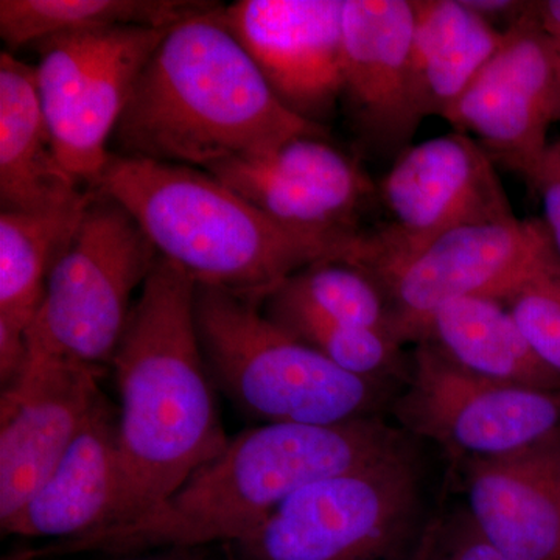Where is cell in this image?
Listing matches in <instances>:
<instances>
[{"instance_id": "1", "label": "cell", "mask_w": 560, "mask_h": 560, "mask_svg": "<svg viewBox=\"0 0 560 560\" xmlns=\"http://www.w3.org/2000/svg\"><path fill=\"white\" fill-rule=\"evenodd\" d=\"M195 294L197 283L158 257L114 353L120 478L108 528L156 510L230 441L202 355Z\"/></svg>"}, {"instance_id": "2", "label": "cell", "mask_w": 560, "mask_h": 560, "mask_svg": "<svg viewBox=\"0 0 560 560\" xmlns=\"http://www.w3.org/2000/svg\"><path fill=\"white\" fill-rule=\"evenodd\" d=\"M418 441L383 418L334 425L261 423L230 438L215 458L156 510L128 525L35 550L44 556L135 552L238 541L313 482L419 451Z\"/></svg>"}, {"instance_id": "3", "label": "cell", "mask_w": 560, "mask_h": 560, "mask_svg": "<svg viewBox=\"0 0 560 560\" xmlns=\"http://www.w3.org/2000/svg\"><path fill=\"white\" fill-rule=\"evenodd\" d=\"M301 136L327 135L276 97L215 3L173 25L153 51L110 153L208 171Z\"/></svg>"}, {"instance_id": "4", "label": "cell", "mask_w": 560, "mask_h": 560, "mask_svg": "<svg viewBox=\"0 0 560 560\" xmlns=\"http://www.w3.org/2000/svg\"><path fill=\"white\" fill-rule=\"evenodd\" d=\"M94 190L139 224L158 256L197 285L264 302L323 260H350L360 234L291 230L201 168L110 153Z\"/></svg>"}, {"instance_id": "5", "label": "cell", "mask_w": 560, "mask_h": 560, "mask_svg": "<svg viewBox=\"0 0 560 560\" xmlns=\"http://www.w3.org/2000/svg\"><path fill=\"white\" fill-rule=\"evenodd\" d=\"M264 302L197 285L195 320L210 377L261 423L382 418L399 386L357 377L265 315Z\"/></svg>"}, {"instance_id": "6", "label": "cell", "mask_w": 560, "mask_h": 560, "mask_svg": "<svg viewBox=\"0 0 560 560\" xmlns=\"http://www.w3.org/2000/svg\"><path fill=\"white\" fill-rule=\"evenodd\" d=\"M158 253L128 210L91 189L79 224L58 253L27 331L28 352L103 372L110 368Z\"/></svg>"}, {"instance_id": "7", "label": "cell", "mask_w": 560, "mask_h": 560, "mask_svg": "<svg viewBox=\"0 0 560 560\" xmlns=\"http://www.w3.org/2000/svg\"><path fill=\"white\" fill-rule=\"evenodd\" d=\"M419 451L313 482L238 541L245 560H382L419 528Z\"/></svg>"}, {"instance_id": "8", "label": "cell", "mask_w": 560, "mask_h": 560, "mask_svg": "<svg viewBox=\"0 0 560 560\" xmlns=\"http://www.w3.org/2000/svg\"><path fill=\"white\" fill-rule=\"evenodd\" d=\"M168 31L106 28L36 44V86L55 153L86 189L101 179L132 88Z\"/></svg>"}, {"instance_id": "9", "label": "cell", "mask_w": 560, "mask_h": 560, "mask_svg": "<svg viewBox=\"0 0 560 560\" xmlns=\"http://www.w3.org/2000/svg\"><path fill=\"white\" fill-rule=\"evenodd\" d=\"M397 427L453 459H492L560 433V390L489 381L415 346L407 381L389 405Z\"/></svg>"}, {"instance_id": "10", "label": "cell", "mask_w": 560, "mask_h": 560, "mask_svg": "<svg viewBox=\"0 0 560 560\" xmlns=\"http://www.w3.org/2000/svg\"><path fill=\"white\" fill-rule=\"evenodd\" d=\"M386 220L361 232L352 264L377 270L456 228L515 217L485 149L464 132L415 143L396 156L377 184Z\"/></svg>"}, {"instance_id": "11", "label": "cell", "mask_w": 560, "mask_h": 560, "mask_svg": "<svg viewBox=\"0 0 560 560\" xmlns=\"http://www.w3.org/2000/svg\"><path fill=\"white\" fill-rule=\"evenodd\" d=\"M552 248L541 220L466 224L371 270L388 300L394 338L418 345L433 313L463 298L503 301ZM364 270V268H363Z\"/></svg>"}, {"instance_id": "12", "label": "cell", "mask_w": 560, "mask_h": 560, "mask_svg": "<svg viewBox=\"0 0 560 560\" xmlns=\"http://www.w3.org/2000/svg\"><path fill=\"white\" fill-rule=\"evenodd\" d=\"M445 121L477 140L495 164L528 180L560 124V36L544 27L537 2L506 31Z\"/></svg>"}, {"instance_id": "13", "label": "cell", "mask_w": 560, "mask_h": 560, "mask_svg": "<svg viewBox=\"0 0 560 560\" xmlns=\"http://www.w3.org/2000/svg\"><path fill=\"white\" fill-rule=\"evenodd\" d=\"M102 372L27 353L0 399V526L5 528L50 477L98 399Z\"/></svg>"}, {"instance_id": "14", "label": "cell", "mask_w": 560, "mask_h": 560, "mask_svg": "<svg viewBox=\"0 0 560 560\" xmlns=\"http://www.w3.org/2000/svg\"><path fill=\"white\" fill-rule=\"evenodd\" d=\"M206 172L271 220L316 234H360L361 209L377 198V184L359 162L319 136H301Z\"/></svg>"}, {"instance_id": "15", "label": "cell", "mask_w": 560, "mask_h": 560, "mask_svg": "<svg viewBox=\"0 0 560 560\" xmlns=\"http://www.w3.org/2000/svg\"><path fill=\"white\" fill-rule=\"evenodd\" d=\"M345 0H238L223 20L276 97L320 125L341 101Z\"/></svg>"}, {"instance_id": "16", "label": "cell", "mask_w": 560, "mask_h": 560, "mask_svg": "<svg viewBox=\"0 0 560 560\" xmlns=\"http://www.w3.org/2000/svg\"><path fill=\"white\" fill-rule=\"evenodd\" d=\"M412 31V0H345L341 102L377 153L399 156L420 125L410 97Z\"/></svg>"}, {"instance_id": "17", "label": "cell", "mask_w": 560, "mask_h": 560, "mask_svg": "<svg viewBox=\"0 0 560 560\" xmlns=\"http://www.w3.org/2000/svg\"><path fill=\"white\" fill-rule=\"evenodd\" d=\"M460 469L464 508L497 550L510 560H560V433Z\"/></svg>"}, {"instance_id": "18", "label": "cell", "mask_w": 560, "mask_h": 560, "mask_svg": "<svg viewBox=\"0 0 560 560\" xmlns=\"http://www.w3.org/2000/svg\"><path fill=\"white\" fill-rule=\"evenodd\" d=\"M117 420L102 396L60 464L3 534L69 541L108 528L119 497Z\"/></svg>"}, {"instance_id": "19", "label": "cell", "mask_w": 560, "mask_h": 560, "mask_svg": "<svg viewBox=\"0 0 560 560\" xmlns=\"http://www.w3.org/2000/svg\"><path fill=\"white\" fill-rule=\"evenodd\" d=\"M86 187L55 153L36 86L35 68L9 51L0 55V206L46 212L77 205Z\"/></svg>"}, {"instance_id": "20", "label": "cell", "mask_w": 560, "mask_h": 560, "mask_svg": "<svg viewBox=\"0 0 560 560\" xmlns=\"http://www.w3.org/2000/svg\"><path fill=\"white\" fill-rule=\"evenodd\" d=\"M410 97L419 124L445 119L495 57L506 31L493 27L463 0H412Z\"/></svg>"}, {"instance_id": "21", "label": "cell", "mask_w": 560, "mask_h": 560, "mask_svg": "<svg viewBox=\"0 0 560 560\" xmlns=\"http://www.w3.org/2000/svg\"><path fill=\"white\" fill-rule=\"evenodd\" d=\"M419 342H427L460 370L489 381L560 390L558 372L539 359L510 308L499 300L447 302L433 313Z\"/></svg>"}, {"instance_id": "22", "label": "cell", "mask_w": 560, "mask_h": 560, "mask_svg": "<svg viewBox=\"0 0 560 560\" xmlns=\"http://www.w3.org/2000/svg\"><path fill=\"white\" fill-rule=\"evenodd\" d=\"M46 212H0V324L27 334L46 293L55 259L88 201Z\"/></svg>"}, {"instance_id": "23", "label": "cell", "mask_w": 560, "mask_h": 560, "mask_svg": "<svg viewBox=\"0 0 560 560\" xmlns=\"http://www.w3.org/2000/svg\"><path fill=\"white\" fill-rule=\"evenodd\" d=\"M213 5L195 0H0V36L20 49L68 33L168 28Z\"/></svg>"}, {"instance_id": "24", "label": "cell", "mask_w": 560, "mask_h": 560, "mask_svg": "<svg viewBox=\"0 0 560 560\" xmlns=\"http://www.w3.org/2000/svg\"><path fill=\"white\" fill-rule=\"evenodd\" d=\"M264 305L268 318L340 370L399 388L407 381L410 359L389 335L327 318L279 290Z\"/></svg>"}, {"instance_id": "25", "label": "cell", "mask_w": 560, "mask_h": 560, "mask_svg": "<svg viewBox=\"0 0 560 560\" xmlns=\"http://www.w3.org/2000/svg\"><path fill=\"white\" fill-rule=\"evenodd\" d=\"M276 290L327 318L394 338L393 315L382 287L371 272L352 261H318L298 271Z\"/></svg>"}, {"instance_id": "26", "label": "cell", "mask_w": 560, "mask_h": 560, "mask_svg": "<svg viewBox=\"0 0 560 560\" xmlns=\"http://www.w3.org/2000/svg\"><path fill=\"white\" fill-rule=\"evenodd\" d=\"M501 302L539 359L560 375V259L555 246Z\"/></svg>"}, {"instance_id": "27", "label": "cell", "mask_w": 560, "mask_h": 560, "mask_svg": "<svg viewBox=\"0 0 560 560\" xmlns=\"http://www.w3.org/2000/svg\"><path fill=\"white\" fill-rule=\"evenodd\" d=\"M415 560H510L480 533L466 508L423 529Z\"/></svg>"}, {"instance_id": "28", "label": "cell", "mask_w": 560, "mask_h": 560, "mask_svg": "<svg viewBox=\"0 0 560 560\" xmlns=\"http://www.w3.org/2000/svg\"><path fill=\"white\" fill-rule=\"evenodd\" d=\"M526 184L539 197L544 209L541 223L560 259V139L550 142Z\"/></svg>"}, {"instance_id": "29", "label": "cell", "mask_w": 560, "mask_h": 560, "mask_svg": "<svg viewBox=\"0 0 560 560\" xmlns=\"http://www.w3.org/2000/svg\"><path fill=\"white\" fill-rule=\"evenodd\" d=\"M463 2L467 9L488 21L493 27H497V22L500 21H508L511 27L525 16L530 7V2H517V0H463Z\"/></svg>"}, {"instance_id": "30", "label": "cell", "mask_w": 560, "mask_h": 560, "mask_svg": "<svg viewBox=\"0 0 560 560\" xmlns=\"http://www.w3.org/2000/svg\"><path fill=\"white\" fill-rule=\"evenodd\" d=\"M186 550H179L175 555H167L164 558H150V559H128V560H195L194 556L186 555Z\"/></svg>"}, {"instance_id": "31", "label": "cell", "mask_w": 560, "mask_h": 560, "mask_svg": "<svg viewBox=\"0 0 560 560\" xmlns=\"http://www.w3.org/2000/svg\"><path fill=\"white\" fill-rule=\"evenodd\" d=\"M35 552L33 550H22L13 552V555L7 556L2 560H35Z\"/></svg>"}, {"instance_id": "32", "label": "cell", "mask_w": 560, "mask_h": 560, "mask_svg": "<svg viewBox=\"0 0 560 560\" xmlns=\"http://www.w3.org/2000/svg\"><path fill=\"white\" fill-rule=\"evenodd\" d=\"M228 560H237L234 558V556L231 555V552H228Z\"/></svg>"}]
</instances>
